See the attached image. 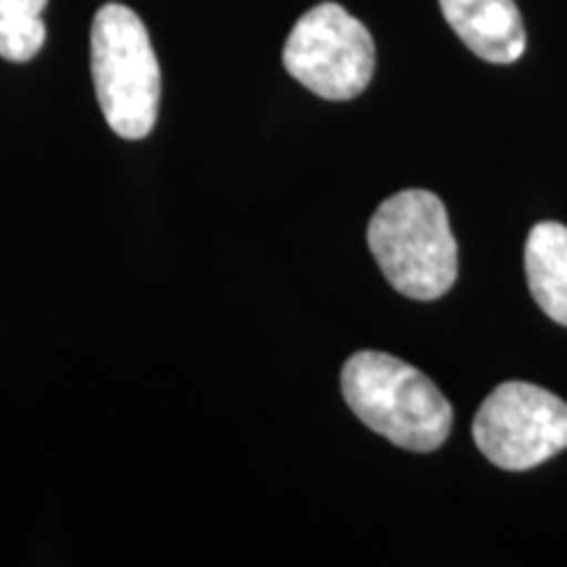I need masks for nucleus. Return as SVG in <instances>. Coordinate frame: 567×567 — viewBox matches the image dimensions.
Masks as SVG:
<instances>
[{
    "label": "nucleus",
    "mask_w": 567,
    "mask_h": 567,
    "mask_svg": "<svg viewBox=\"0 0 567 567\" xmlns=\"http://www.w3.org/2000/svg\"><path fill=\"white\" fill-rule=\"evenodd\" d=\"M526 279L538 308L547 318L567 326V226L542 221L526 239Z\"/></svg>",
    "instance_id": "obj_7"
},
{
    "label": "nucleus",
    "mask_w": 567,
    "mask_h": 567,
    "mask_svg": "<svg viewBox=\"0 0 567 567\" xmlns=\"http://www.w3.org/2000/svg\"><path fill=\"white\" fill-rule=\"evenodd\" d=\"M90 63L97 103L118 137L142 140L161 109V63L151 34L130 6L105 3L90 32Z\"/></svg>",
    "instance_id": "obj_3"
},
{
    "label": "nucleus",
    "mask_w": 567,
    "mask_h": 567,
    "mask_svg": "<svg viewBox=\"0 0 567 567\" xmlns=\"http://www.w3.org/2000/svg\"><path fill=\"white\" fill-rule=\"evenodd\" d=\"M368 247L386 281L410 300H439L457 279L455 234L429 189H402L381 203L368 224Z\"/></svg>",
    "instance_id": "obj_2"
},
{
    "label": "nucleus",
    "mask_w": 567,
    "mask_h": 567,
    "mask_svg": "<svg viewBox=\"0 0 567 567\" xmlns=\"http://www.w3.org/2000/svg\"><path fill=\"white\" fill-rule=\"evenodd\" d=\"M45 6L48 0H0V55L6 61L24 63L42 51Z\"/></svg>",
    "instance_id": "obj_8"
},
{
    "label": "nucleus",
    "mask_w": 567,
    "mask_h": 567,
    "mask_svg": "<svg viewBox=\"0 0 567 567\" xmlns=\"http://www.w3.org/2000/svg\"><path fill=\"white\" fill-rule=\"evenodd\" d=\"M284 66L323 101H352L371 84L375 45L363 21L339 3H321L289 32Z\"/></svg>",
    "instance_id": "obj_4"
},
{
    "label": "nucleus",
    "mask_w": 567,
    "mask_h": 567,
    "mask_svg": "<svg viewBox=\"0 0 567 567\" xmlns=\"http://www.w3.org/2000/svg\"><path fill=\"white\" fill-rule=\"evenodd\" d=\"M473 439L496 467L530 471L567 450V402L549 389L507 381L478 408Z\"/></svg>",
    "instance_id": "obj_5"
},
{
    "label": "nucleus",
    "mask_w": 567,
    "mask_h": 567,
    "mask_svg": "<svg viewBox=\"0 0 567 567\" xmlns=\"http://www.w3.org/2000/svg\"><path fill=\"white\" fill-rule=\"evenodd\" d=\"M342 394L368 429L410 452H434L452 431V405L434 381L386 352H354Z\"/></svg>",
    "instance_id": "obj_1"
},
{
    "label": "nucleus",
    "mask_w": 567,
    "mask_h": 567,
    "mask_svg": "<svg viewBox=\"0 0 567 567\" xmlns=\"http://www.w3.org/2000/svg\"><path fill=\"white\" fill-rule=\"evenodd\" d=\"M446 24L478 59L515 63L526 53V27L515 0H439Z\"/></svg>",
    "instance_id": "obj_6"
}]
</instances>
